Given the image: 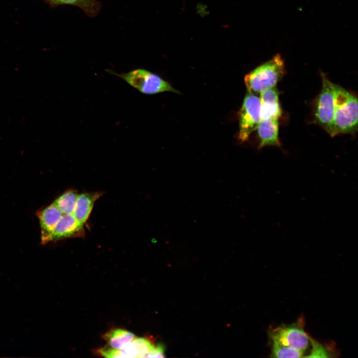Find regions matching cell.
<instances>
[{
    "instance_id": "13",
    "label": "cell",
    "mask_w": 358,
    "mask_h": 358,
    "mask_svg": "<svg viewBox=\"0 0 358 358\" xmlns=\"http://www.w3.org/2000/svg\"><path fill=\"white\" fill-rule=\"evenodd\" d=\"M135 337L132 333L121 329L112 330L103 335L108 346L116 350L122 349Z\"/></svg>"
},
{
    "instance_id": "5",
    "label": "cell",
    "mask_w": 358,
    "mask_h": 358,
    "mask_svg": "<svg viewBox=\"0 0 358 358\" xmlns=\"http://www.w3.org/2000/svg\"><path fill=\"white\" fill-rule=\"evenodd\" d=\"M262 119L260 97L248 92L239 113L238 138L241 142L248 140L251 133L257 129Z\"/></svg>"
},
{
    "instance_id": "6",
    "label": "cell",
    "mask_w": 358,
    "mask_h": 358,
    "mask_svg": "<svg viewBox=\"0 0 358 358\" xmlns=\"http://www.w3.org/2000/svg\"><path fill=\"white\" fill-rule=\"evenodd\" d=\"M303 322L289 326H278L270 331L271 340L303 353L308 348L311 337L303 329Z\"/></svg>"
},
{
    "instance_id": "10",
    "label": "cell",
    "mask_w": 358,
    "mask_h": 358,
    "mask_svg": "<svg viewBox=\"0 0 358 358\" xmlns=\"http://www.w3.org/2000/svg\"><path fill=\"white\" fill-rule=\"evenodd\" d=\"M260 95L262 119L278 120L281 115V110L276 87L267 90Z\"/></svg>"
},
{
    "instance_id": "2",
    "label": "cell",
    "mask_w": 358,
    "mask_h": 358,
    "mask_svg": "<svg viewBox=\"0 0 358 358\" xmlns=\"http://www.w3.org/2000/svg\"><path fill=\"white\" fill-rule=\"evenodd\" d=\"M285 73L284 61L277 54L246 75L244 82L248 92L260 93L275 87Z\"/></svg>"
},
{
    "instance_id": "4",
    "label": "cell",
    "mask_w": 358,
    "mask_h": 358,
    "mask_svg": "<svg viewBox=\"0 0 358 358\" xmlns=\"http://www.w3.org/2000/svg\"><path fill=\"white\" fill-rule=\"evenodd\" d=\"M322 79V89L315 104V117L317 123L330 135L335 107L334 84L323 74Z\"/></svg>"
},
{
    "instance_id": "14",
    "label": "cell",
    "mask_w": 358,
    "mask_h": 358,
    "mask_svg": "<svg viewBox=\"0 0 358 358\" xmlns=\"http://www.w3.org/2000/svg\"><path fill=\"white\" fill-rule=\"evenodd\" d=\"M78 196L76 191L68 190L56 198L53 203L63 214H73Z\"/></svg>"
},
{
    "instance_id": "7",
    "label": "cell",
    "mask_w": 358,
    "mask_h": 358,
    "mask_svg": "<svg viewBox=\"0 0 358 358\" xmlns=\"http://www.w3.org/2000/svg\"><path fill=\"white\" fill-rule=\"evenodd\" d=\"M156 347L148 339L143 338H134L125 347L116 350L107 347L103 351L105 358H143L148 355Z\"/></svg>"
},
{
    "instance_id": "11",
    "label": "cell",
    "mask_w": 358,
    "mask_h": 358,
    "mask_svg": "<svg viewBox=\"0 0 358 358\" xmlns=\"http://www.w3.org/2000/svg\"><path fill=\"white\" fill-rule=\"evenodd\" d=\"M260 139L259 149L265 146H280L278 138V120L262 119L257 128Z\"/></svg>"
},
{
    "instance_id": "17",
    "label": "cell",
    "mask_w": 358,
    "mask_h": 358,
    "mask_svg": "<svg viewBox=\"0 0 358 358\" xmlns=\"http://www.w3.org/2000/svg\"><path fill=\"white\" fill-rule=\"evenodd\" d=\"M164 350L161 345L156 346L153 350L148 355L147 357H164Z\"/></svg>"
},
{
    "instance_id": "3",
    "label": "cell",
    "mask_w": 358,
    "mask_h": 358,
    "mask_svg": "<svg viewBox=\"0 0 358 358\" xmlns=\"http://www.w3.org/2000/svg\"><path fill=\"white\" fill-rule=\"evenodd\" d=\"M113 74L144 94H152L164 91L179 93L160 77L145 69H138L126 73Z\"/></svg>"
},
{
    "instance_id": "12",
    "label": "cell",
    "mask_w": 358,
    "mask_h": 358,
    "mask_svg": "<svg viewBox=\"0 0 358 358\" xmlns=\"http://www.w3.org/2000/svg\"><path fill=\"white\" fill-rule=\"evenodd\" d=\"M100 192L83 193L79 194L73 215L84 225L88 219L95 201L100 197Z\"/></svg>"
},
{
    "instance_id": "9",
    "label": "cell",
    "mask_w": 358,
    "mask_h": 358,
    "mask_svg": "<svg viewBox=\"0 0 358 358\" xmlns=\"http://www.w3.org/2000/svg\"><path fill=\"white\" fill-rule=\"evenodd\" d=\"M62 214V212L53 203L37 212L42 244L50 242L51 234Z\"/></svg>"
},
{
    "instance_id": "15",
    "label": "cell",
    "mask_w": 358,
    "mask_h": 358,
    "mask_svg": "<svg viewBox=\"0 0 358 358\" xmlns=\"http://www.w3.org/2000/svg\"><path fill=\"white\" fill-rule=\"evenodd\" d=\"M271 357L275 358H301L304 353L272 340Z\"/></svg>"
},
{
    "instance_id": "16",
    "label": "cell",
    "mask_w": 358,
    "mask_h": 358,
    "mask_svg": "<svg viewBox=\"0 0 358 358\" xmlns=\"http://www.w3.org/2000/svg\"><path fill=\"white\" fill-rule=\"evenodd\" d=\"M310 342L312 346V349L310 355L306 357L309 358H326L329 357L326 349L319 343L315 340L310 338Z\"/></svg>"
},
{
    "instance_id": "1",
    "label": "cell",
    "mask_w": 358,
    "mask_h": 358,
    "mask_svg": "<svg viewBox=\"0 0 358 358\" xmlns=\"http://www.w3.org/2000/svg\"><path fill=\"white\" fill-rule=\"evenodd\" d=\"M335 107L331 136L354 134L358 127V99L352 93L334 84Z\"/></svg>"
},
{
    "instance_id": "8",
    "label": "cell",
    "mask_w": 358,
    "mask_h": 358,
    "mask_svg": "<svg viewBox=\"0 0 358 358\" xmlns=\"http://www.w3.org/2000/svg\"><path fill=\"white\" fill-rule=\"evenodd\" d=\"M84 233V225L80 223L73 214H63L51 234L50 242L80 237Z\"/></svg>"
},
{
    "instance_id": "18",
    "label": "cell",
    "mask_w": 358,
    "mask_h": 358,
    "mask_svg": "<svg viewBox=\"0 0 358 358\" xmlns=\"http://www.w3.org/2000/svg\"><path fill=\"white\" fill-rule=\"evenodd\" d=\"M55 2L65 3V4H71L80 5L81 4H84L85 1L88 0H52Z\"/></svg>"
}]
</instances>
